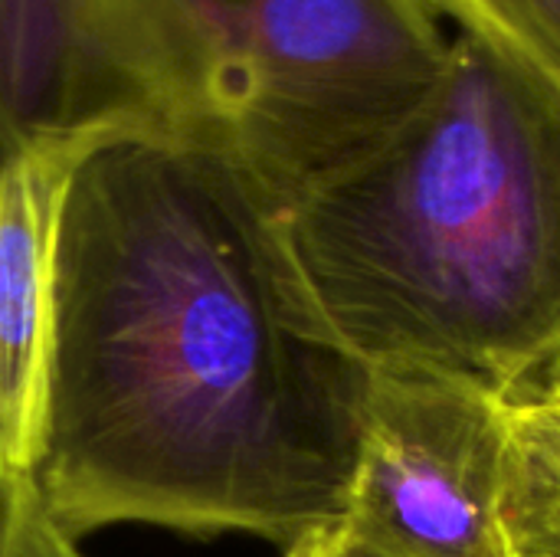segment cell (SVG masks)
Instances as JSON below:
<instances>
[{
	"label": "cell",
	"mask_w": 560,
	"mask_h": 557,
	"mask_svg": "<svg viewBox=\"0 0 560 557\" xmlns=\"http://www.w3.org/2000/svg\"><path fill=\"white\" fill-rule=\"evenodd\" d=\"M125 128L43 138L0 158V483L33 479L43 456L56 233L82 158Z\"/></svg>",
	"instance_id": "cell-5"
},
{
	"label": "cell",
	"mask_w": 560,
	"mask_h": 557,
	"mask_svg": "<svg viewBox=\"0 0 560 557\" xmlns=\"http://www.w3.org/2000/svg\"><path fill=\"white\" fill-rule=\"evenodd\" d=\"M276 200L217 148L121 131L59 213L36 489L79 535L154 525L279 545L345 515L364 368L305 322Z\"/></svg>",
	"instance_id": "cell-1"
},
{
	"label": "cell",
	"mask_w": 560,
	"mask_h": 557,
	"mask_svg": "<svg viewBox=\"0 0 560 557\" xmlns=\"http://www.w3.org/2000/svg\"><path fill=\"white\" fill-rule=\"evenodd\" d=\"M338 532L374 557H515L502 529L505 397L430 368L364 371Z\"/></svg>",
	"instance_id": "cell-4"
},
{
	"label": "cell",
	"mask_w": 560,
	"mask_h": 557,
	"mask_svg": "<svg viewBox=\"0 0 560 557\" xmlns=\"http://www.w3.org/2000/svg\"><path fill=\"white\" fill-rule=\"evenodd\" d=\"M285 557H374V555H368L364 548L351 545V542L338 532V525H335V529H325V532H315V535H308V538L295 542L292 548H285ZM515 557H522V555H515Z\"/></svg>",
	"instance_id": "cell-9"
},
{
	"label": "cell",
	"mask_w": 560,
	"mask_h": 557,
	"mask_svg": "<svg viewBox=\"0 0 560 557\" xmlns=\"http://www.w3.org/2000/svg\"><path fill=\"white\" fill-rule=\"evenodd\" d=\"M308 328L364 371L560 378V105L456 36L430 102L276 210Z\"/></svg>",
	"instance_id": "cell-2"
},
{
	"label": "cell",
	"mask_w": 560,
	"mask_h": 557,
	"mask_svg": "<svg viewBox=\"0 0 560 557\" xmlns=\"http://www.w3.org/2000/svg\"><path fill=\"white\" fill-rule=\"evenodd\" d=\"M459 36L560 105V0H430Z\"/></svg>",
	"instance_id": "cell-7"
},
{
	"label": "cell",
	"mask_w": 560,
	"mask_h": 557,
	"mask_svg": "<svg viewBox=\"0 0 560 557\" xmlns=\"http://www.w3.org/2000/svg\"><path fill=\"white\" fill-rule=\"evenodd\" d=\"M0 557H89L46 509L33 479L0 483Z\"/></svg>",
	"instance_id": "cell-8"
},
{
	"label": "cell",
	"mask_w": 560,
	"mask_h": 557,
	"mask_svg": "<svg viewBox=\"0 0 560 557\" xmlns=\"http://www.w3.org/2000/svg\"><path fill=\"white\" fill-rule=\"evenodd\" d=\"M502 529L522 557H560V378L505 397Z\"/></svg>",
	"instance_id": "cell-6"
},
{
	"label": "cell",
	"mask_w": 560,
	"mask_h": 557,
	"mask_svg": "<svg viewBox=\"0 0 560 557\" xmlns=\"http://www.w3.org/2000/svg\"><path fill=\"white\" fill-rule=\"evenodd\" d=\"M430 0H26L13 112L26 144L128 128L223 151L285 207L440 89Z\"/></svg>",
	"instance_id": "cell-3"
}]
</instances>
